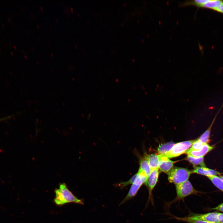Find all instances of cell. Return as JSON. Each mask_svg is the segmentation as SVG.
Returning a JSON list of instances; mask_svg holds the SVG:
<instances>
[{
    "label": "cell",
    "mask_w": 223,
    "mask_h": 223,
    "mask_svg": "<svg viewBox=\"0 0 223 223\" xmlns=\"http://www.w3.org/2000/svg\"><path fill=\"white\" fill-rule=\"evenodd\" d=\"M55 195L54 201L57 205H62L70 203L84 204L81 199L75 196L68 189L65 183L60 184L59 188L55 190Z\"/></svg>",
    "instance_id": "cell-1"
},
{
    "label": "cell",
    "mask_w": 223,
    "mask_h": 223,
    "mask_svg": "<svg viewBox=\"0 0 223 223\" xmlns=\"http://www.w3.org/2000/svg\"><path fill=\"white\" fill-rule=\"evenodd\" d=\"M191 173L192 171L186 168L174 167L167 173L168 180L175 185H178L188 180Z\"/></svg>",
    "instance_id": "cell-2"
},
{
    "label": "cell",
    "mask_w": 223,
    "mask_h": 223,
    "mask_svg": "<svg viewBox=\"0 0 223 223\" xmlns=\"http://www.w3.org/2000/svg\"><path fill=\"white\" fill-rule=\"evenodd\" d=\"M176 197L170 202L169 206L174 202L180 200H183L186 197L191 195H197L199 192L196 190L190 182L187 181L180 184L176 185Z\"/></svg>",
    "instance_id": "cell-3"
},
{
    "label": "cell",
    "mask_w": 223,
    "mask_h": 223,
    "mask_svg": "<svg viewBox=\"0 0 223 223\" xmlns=\"http://www.w3.org/2000/svg\"><path fill=\"white\" fill-rule=\"evenodd\" d=\"M137 176L132 184L127 195L120 203L119 205H121L127 201L132 198L137 194L142 186L145 183L146 184L148 178L143 173L138 172Z\"/></svg>",
    "instance_id": "cell-4"
},
{
    "label": "cell",
    "mask_w": 223,
    "mask_h": 223,
    "mask_svg": "<svg viewBox=\"0 0 223 223\" xmlns=\"http://www.w3.org/2000/svg\"><path fill=\"white\" fill-rule=\"evenodd\" d=\"M196 140L185 141L175 144L172 149L163 155L168 158L175 157L185 153L189 149Z\"/></svg>",
    "instance_id": "cell-5"
},
{
    "label": "cell",
    "mask_w": 223,
    "mask_h": 223,
    "mask_svg": "<svg viewBox=\"0 0 223 223\" xmlns=\"http://www.w3.org/2000/svg\"><path fill=\"white\" fill-rule=\"evenodd\" d=\"M159 168L151 170L146 185L148 187L149 190L148 201H152V191L157 184L159 175Z\"/></svg>",
    "instance_id": "cell-6"
},
{
    "label": "cell",
    "mask_w": 223,
    "mask_h": 223,
    "mask_svg": "<svg viewBox=\"0 0 223 223\" xmlns=\"http://www.w3.org/2000/svg\"><path fill=\"white\" fill-rule=\"evenodd\" d=\"M218 213L210 212L205 214H195L188 216L191 219L200 220L210 222H219L218 219Z\"/></svg>",
    "instance_id": "cell-7"
},
{
    "label": "cell",
    "mask_w": 223,
    "mask_h": 223,
    "mask_svg": "<svg viewBox=\"0 0 223 223\" xmlns=\"http://www.w3.org/2000/svg\"><path fill=\"white\" fill-rule=\"evenodd\" d=\"M159 155V169L161 171L167 173L173 167L174 164L177 161H172L163 155Z\"/></svg>",
    "instance_id": "cell-8"
},
{
    "label": "cell",
    "mask_w": 223,
    "mask_h": 223,
    "mask_svg": "<svg viewBox=\"0 0 223 223\" xmlns=\"http://www.w3.org/2000/svg\"><path fill=\"white\" fill-rule=\"evenodd\" d=\"M213 147L208 144H204L202 148L198 151L188 150L185 154L195 157H203L213 149Z\"/></svg>",
    "instance_id": "cell-9"
},
{
    "label": "cell",
    "mask_w": 223,
    "mask_h": 223,
    "mask_svg": "<svg viewBox=\"0 0 223 223\" xmlns=\"http://www.w3.org/2000/svg\"><path fill=\"white\" fill-rule=\"evenodd\" d=\"M192 173H195L207 176L208 177L220 175L221 173L214 170L205 167L195 166Z\"/></svg>",
    "instance_id": "cell-10"
},
{
    "label": "cell",
    "mask_w": 223,
    "mask_h": 223,
    "mask_svg": "<svg viewBox=\"0 0 223 223\" xmlns=\"http://www.w3.org/2000/svg\"><path fill=\"white\" fill-rule=\"evenodd\" d=\"M151 169L149 165L147 155L145 154L140 160V167L138 171L145 175L147 178L151 173Z\"/></svg>",
    "instance_id": "cell-11"
},
{
    "label": "cell",
    "mask_w": 223,
    "mask_h": 223,
    "mask_svg": "<svg viewBox=\"0 0 223 223\" xmlns=\"http://www.w3.org/2000/svg\"><path fill=\"white\" fill-rule=\"evenodd\" d=\"M220 109L217 113L216 114L215 117L214 118L212 121V122L210 125L207 129L200 136V137L198 139L199 141H200L204 144H206L209 141V139L211 133V129L213 125L214 121L216 120V116L220 110Z\"/></svg>",
    "instance_id": "cell-12"
},
{
    "label": "cell",
    "mask_w": 223,
    "mask_h": 223,
    "mask_svg": "<svg viewBox=\"0 0 223 223\" xmlns=\"http://www.w3.org/2000/svg\"><path fill=\"white\" fill-rule=\"evenodd\" d=\"M147 158L151 170L159 168L160 161L159 155H157L155 154L147 155Z\"/></svg>",
    "instance_id": "cell-13"
},
{
    "label": "cell",
    "mask_w": 223,
    "mask_h": 223,
    "mask_svg": "<svg viewBox=\"0 0 223 223\" xmlns=\"http://www.w3.org/2000/svg\"><path fill=\"white\" fill-rule=\"evenodd\" d=\"M223 3L221 0H207L201 8L208 9L215 11L216 9Z\"/></svg>",
    "instance_id": "cell-14"
},
{
    "label": "cell",
    "mask_w": 223,
    "mask_h": 223,
    "mask_svg": "<svg viewBox=\"0 0 223 223\" xmlns=\"http://www.w3.org/2000/svg\"><path fill=\"white\" fill-rule=\"evenodd\" d=\"M173 142H170L162 144L160 145L158 148L159 155H164L168 152L175 144Z\"/></svg>",
    "instance_id": "cell-15"
},
{
    "label": "cell",
    "mask_w": 223,
    "mask_h": 223,
    "mask_svg": "<svg viewBox=\"0 0 223 223\" xmlns=\"http://www.w3.org/2000/svg\"><path fill=\"white\" fill-rule=\"evenodd\" d=\"M186 160L194 165V166L199 165L201 167H205L203 157H195L190 155H187Z\"/></svg>",
    "instance_id": "cell-16"
},
{
    "label": "cell",
    "mask_w": 223,
    "mask_h": 223,
    "mask_svg": "<svg viewBox=\"0 0 223 223\" xmlns=\"http://www.w3.org/2000/svg\"><path fill=\"white\" fill-rule=\"evenodd\" d=\"M172 216L174 219L187 223H220L219 222H210L200 220L192 219L189 218L188 216L182 217H177L173 215Z\"/></svg>",
    "instance_id": "cell-17"
},
{
    "label": "cell",
    "mask_w": 223,
    "mask_h": 223,
    "mask_svg": "<svg viewBox=\"0 0 223 223\" xmlns=\"http://www.w3.org/2000/svg\"><path fill=\"white\" fill-rule=\"evenodd\" d=\"M208 178L216 186L223 192V181L220 177L214 176Z\"/></svg>",
    "instance_id": "cell-18"
},
{
    "label": "cell",
    "mask_w": 223,
    "mask_h": 223,
    "mask_svg": "<svg viewBox=\"0 0 223 223\" xmlns=\"http://www.w3.org/2000/svg\"><path fill=\"white\" fill-rule=\"evenodd\" d=\"M204 144L199 141L196 140L190 148L188 149L189 151H198L200 149Z\"/></svg>",
    "instance_id": "cell-19"
},
{
    "label": "cell",
    "mask_w": 223,
    "mask_h": 223,
    "mask_svg": "<svg viewBox=\"0 0 223 223\" xmlns=\"http://www.w3.org/2000/svg\"><path fill=\"white\" fill-rule=\"evenodd\" d=\"M137 175V174L136 173L132 177H131L129 180L125 181V182H121L120 183L118 184V186L120 187V188L121 189H122L126 187V186H128L129 185H130V184H132L133 181H134L136 176Z\"/></svg>",
    "instance_id": "cell-20"
},
{
    "label": "cell",
    "mask_w": 223,
    "mask_h": 223,
    "mask_svg": "<svg viewBox=\"0 0 223 223\" xmlns=\"http://www.w3.org/2000/svg\"><path fill=\"white\" fill-rule=\"evenodd\" d=\"M211 210H216L223 212V203L220 204L217 207L211 209Z\"/></svg>",
    "instance_id": "cell-21"
},
{
    "label": "cell",
    "mask_w": 223,
    "mask_h": 223,
    "mask_svg": "<svg viewBox=\"0 0 223 223\" xmlns=\"http://www.w3.org/2000/svg\"><path fill=\"white\" fill-rule=\"evenodd\" d=\"M216 11L223 14V3L215 10Z\"/></svg>",
    "instance_id": "cell-22"
},
{
    "label": "cell",
    "mask_w": 223,
    "mask_h": 223,
    "mask_svg": "<svg viewBox=\"0 0 223 223\" xmlns=\"http://www.w3.org/2000/svg\"><path fill=\"white\" fill-rule=\"evenodd\" d=\"M218 219L219 222L223 223V213H218Z\"/></svg>",
    "instance_id": "cell-23"
},
{
    "label": "cell",
    "mask_w": 223,
    "mask_h": 223,
    "mask_svg": "<svg viewBox=\"0 0 223 223\" xmlns=\"http://www.w3.org/2000/svg\"><path fill=\"white\" fill-rule=\"evenodd\" d=\"M7 119V118H4L2 119H0V121H2L3 120H5Z\"/></svg>",
    "instance_id": "cell-24"
},
{
    "label": "cell",
    "mask_w": 223,
    "mask_h": 223,
    "mask_svg": "<svg viewBox=\"0 0 223 223\" xmlns=\"http://www.w3.org/2000/svg\"><path fill=\"white\" fill-rule=\"evenodd\" d=\"M220 177L222 181H223V176H220Z\"/></svg>",
    "instance_id": "cell-25"
},
{
    "label": "cell",
    "mask_w": 223,
    "mask_h": 223,
    "mask_svg": "<svg viewBox=\"0 0 223 223\" xmlns=\"http://www.w3.org/2000/svg\"><path fill=\"white\" fill-rule=\"evenodd\" d=\"M14 48H15V49H16V46H14Z\"/></svg>",
    "instance_id": "cell-26"
},
{
    "label": "cell",
    "mask_w": 223,
    "mask_h": 223,
    "mask_svg": "<svg viewBox=\"0 0 223 223\" xmlns=\"http://www.w3.org/2000/svg\"><path fill=\"white\" fill-rule=\"evenodd\" d=\"M8 20L9 21V22H11L10 19L9 18H8Z\"/></svg>",
    "instance_id": "cell-27"
},
{
    "label": "cell",
    "mask_w": 223,
    "mask_h": 223,
    "mask_svg": "<svg viewBox=\"0 0 223 223\" xmlns=\"http://www.w3.org/2000/svg\"><path fill=\"white\" fill-rule=\"evenodd\" d=\"M11 55H13V53L12 52H11Z\"/></svg>",
    "instance_id": "cell-28"
},
{
    "label": "cell",
    "mask_w": 223,
    "mask_h": 223,
    "mask_svg": "<svg viewBox=\"0 0 223 223\" xmlns=\"http://www.w3.org/2000/svg\"><path fill=\"white\" fill-rule=\"evenodd\" d=\"M2 26L3 27V28H4V25H3V24H2Z\"/></svg>",
    "instance_id": "cell-29"
},
{
    "label": "cell",
    "mask_w": 223,
    "mask_h": 223,
    "mask_svg": "<svg viewBox=\"0 0 223 223\" xmlns=\"http://www.w3.org/2000/svg\"><path fill=\"white\" fill-rule=\"evenodd\" d=\"M24 56L26 58H27V56H26L25 55H24Z\"/></svg>",
    "instance_id": "cell-30"
}]
</instances>
